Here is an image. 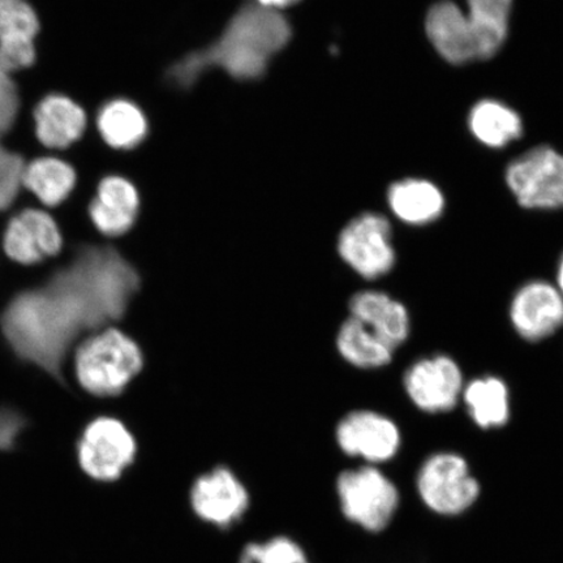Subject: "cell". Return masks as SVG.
I'll return each instance as SVG.
<instances>
[{
    "instance_id": "cell-1",
    "label": "cell",
    "mask_w": 563,
    "mask_h": 563,
    "mask_svg": "<svg viewBox=\"0 0 563 563\" xmlns=\"http://www.w3.org/2000/svg\"><path fill=\"white\" fill-rule=\"evenodd\" d=\"M139 286V273L119 246L81 243L44 284L13 295L0 314V332L20 362L67 387L69 351L80 338L119 325Z\"/></svg>"
},
{
    "instance_id": "cell-2",
    "label": "cell",
    "mask_w": 563,
    "mask_h": 563,
    "mask_svg": "<svg viewBox=\"0 0 563 563\" xmlns=\"http://www.w3.org/2000/svg\"><path fill=\"white\" fill-rule=\"evenodd\" d=\"M291 34L290 23L279 11L246 4L213 44L187 54L168 68L167 79L178 88L188 89L211 68H220L236 80L260 79Z\"/></svg>"
},
{
    "instance_id": "cell-3",
    "label": "cell",
    "mask_w": 563,
    "mask_h": 563,
    "mask_svg": "<svg viewBox=\"0 0 563 563\" xmlns=\"http://www.w3.org/2000/svg\"><path fill=\"white\" fill-rule=\"evenodd\" d=\"M145 367L143 347L119 325H109L82 338L74 354L77 384L89 397L117 399Z\"/></svg>"
},
{
    "instance_id": "cell-4",
    "label": "cell",
    "mask_w": 563,
    "mask_h": 563,
    "mask_svg": "<svg viewBox=\"0 0 563 563\" xmlns=\"http://www.w3.org/2000/svg\"><path fill=\"white\" fill-rule=\"evenodd\" d=\"M139 453L135 433L114 415H96L76 440L77 464L89 481L98 484L123 481L135 467Z\"/></svg>"
},
{
    "instance_id": "cell-5",
    "label": "cell",
    "mask_w": 563,
    "mask_h": 563,
    "mask_svg": "<svg viewBox=\"0 0 563 563\" xmlns=\"http://www.w3.org/2000/svg\"><path fill=\"white\" fill-rule=\"evenodd\" d=\"M335 493L343 517L372 533L390 525L400 499L396 484L372 464L342 471Z\"/></svg>"
},
{
    "instance_id": "cell-6",
    "label": "cell",
    "mask_w": 563,
    "mask_h": 563,
    "mask_svg": "<svg viewBox=\"0 0 563 563\" xmlns=\"http://www.w3.org/2000/svg\"><path fill=\"white\" fill-rule=\"evenodd\" d=\"M335 251L341 262L364 280L387 276L397 263L391 224L385 216L373 211L344 224L338 234Z\"/></svg>"
},
{
    "instance_id": "cell-7",
    "label": "cell",
    "mask_w": 563,
    "mask_h": 563,
    "mask_svg": "<svg viewBox=\"0 0 563 563\" xmlns=\"http://www.w3.org/2000/svg\"><path fill=\"white\" fill-rule=\"evenodd\" d=\"M251 503L249 485L229 464H214L189 484L188 504L195 517L220 530L241 523Z\"/></svg>"
},
{
    "instance_id": "cell-8",
    "label": "cell",
    "mask_w": 563,
    "mask_h": 563,
    "mask_svg": "<svg viewBox=\"0 0 563 563\" xmlns=\"http://www.w3.org/2000/svg\"><path fill=\"white\" fill-rule=\"evenodd\" d=\"M417 487L427 508L443 517L461 516L481 496V484L467 461L449 452L427 457L419 470Z\"/></svg>"
},
{
    "instance_id": "cell-9",
    "label": "cell",
    "mask_w": 563,
    "mask_h": 563,
    "mask_svg": "<svg viewBox=\"0 0 563 563\" xmlns=\"http://www.w3.org/2000/svg\"><path fill=\"white\" fill-rule=\"evenodd\" d=\"M506 183L520 207L563 209V156L551 146H538L514 159Z\"/></svg>"
},
{
    "instance_id": "cell-10",
    "label": "cell",
    "mask_w": 563,
    "mask_h": 563,
    "mask_svg": "<svg viewBox=\"0 0 563 563\" xmlns=\"http://www.w3.org/2000/svg\"><path fill=\"white\" fill-rule=\"evenodd\" d=\"M333 435L343 455L363 460L372 466L391 461L402 443L397 422L367 408H356L342 415Z\"/></svg>"
},
{
    "instance_id": "cell-11",
    "label": "cell",
    "mask_w": 563,
    "mask_h": 563,
    "mask_svg": "<svg viewBox=\"0 0 563 563\" xmlns=\"http://www.w3.org/2000/svg\"><path fill=\"white\" fill-rule=\"evenodd\" d=\"M464 385L460 364L448 355L422 357L404 377L408 398L427 413L452 411L462 398Z\"/></svg>"
},
{
    "instance_id": "cell-12",
    "label": "cell",
    "mask_w": 563,
    "mask_h": 563,
    "mask_svg": "<svg viewBox=\"0 0 563 563\" xmlns=\"http://www.w3.org/2000/svg\"><path fill=\"white\" fill-rule=\"evenodd\" d=\"M35 143L48 152H66L86 135L88 114L80 102L65 91H48L30 111Z\"/></svg>"
},
{
    "instance_id": "cell-13",
    "label": "cell",
    "mask_w": 563,
    "mask_h": 563,
    "mask_svg": "<svg viewBox=\"0 0 563 563\" xmlns=\"http://www.w3.org/2000/svg\"><path fill=\"white\" fill-rule=\"evenodd\" d=\"M42 21L30 0H0V67L18 77L37 65Z\"/></svg>"
},
{
    "instance_id": "cell-14",
    "label": "cell",
    "mask_w": 563,
    "mask_h": 563,
    "mask_svg": "<svg viewBox=\"0 0 563 563\" xmlns=\"http://www.w3.org/2000/svg\"><path fill=\"white\" fill-rule=\"evenodd\" d=\"M63 245L65 238L59 223L44 209H21L5 224L3 250L18 264L44 263L58 256Z\"/></svg>"
},
{
    "instance_id": "cell-15",
    "label": "cell",
    "mask_w": 563,
    "mask_h": 563,
    "mask_svg": "<svg viewBox=\"0 0 563 563\" xmlns=\"http://www.w3.org/2000/svg\"><path fill=\"white\" fill-rule=\"evenodd\" d=\"M140 211L136 186L119 175H106L98 181L87 208L91 227L110 241L130 235L137 227Z\"/></svg>"
},
{
    "instance_id": "cell-16",
    "label": "cell",
    "mask_w": 563,
    "mask_h": 563,
    "mask_svg": "<svg viewBox=\"0 0 563 563\" xmlns=\"http://www.w3.org/2000/svg\"><path fill=\"white\" fill-rule=\"evenodd\" d=\"M514 330L528 342H540L563 328V297L548 280H531L519 288L510 305Z\"/></svg>"
},
{
    "instance_id": "cell-17",
    "label": "cell",
    "mask_w": 563,
    "mask_h": 563,
    "mask_svg": "<svg viewBox=\"0 0 563 563\" xmlns=\"http://www.w3.org/2000/svg\"><path fill=\"white\" fill-rule=\"evenodd\" d=\"M347 314L364 323L393 349H398L411 333V319L404 302L379 290L351 295Z\"/></svg>"
},
{
    "instance_id": "cell-18",
    "label": "cell",
    "mask_w": 563,
    "mask_h": 563,
    "mask_svg": "<svg viewBox=\"0 0 563 563\" xmlns=\"http://www.w3.org/2000/svg\"><path fill=\"white\" fill-rule=\"evenodd\" d=\"M426 32L435 51L452 65L477 59L473 30L460 5L442 0L428 11Z\"/></svg>"
},
{
    "instance_id": "cell-19",
    "label": "cell",
    "mask_w": 563,
    "mask_h": 563,
    "mask_svg": "<svg viewBox=\"0 0 563 563\" xmlns=\"http://www.w3.org/2000/svg\"><path fill=\"white\" fill-rule=\"evenodd\" d=\"M79 181L76 167L66 158L55 154H40L26 159L23 174V189L30 192L41 206L59 208L69 200Z\"/></svg>"
},
{
    "instance_id": "cell-20",
    "label": "cell",
    "mask_w": 563,
    "mask_h": 563,
    "mask_svg": "<svg viewBox=\"0 0 563 563\" xmlns=\"http://www.w3.org/2000/svg\"><path fill=\"white\" fill-rule=\"evenodd\" d=\"M334 349L344 364L362 371L386 367L391 363L396 351L364 323L349 314L336 328Z\"/></svg>"
},
{
    "instance_id": "cell-21",
    "label": "cell",
    "mask_w": 563,
    "mask_h": 563,
    "mask_svg": "<svg viewBox=\"0 0 563 563\" xmlns=\"http://www.w3.org/2000/svg\"><path fill=\"white\" fill-rule=\"evenodd\" d=\"M96 126L103 143L115 151H130L146 139L144 111L125 98L104 102L97 112Z\"/></svg>"
},
{
    "instance_id": "cell-22",
    "label": "cell",
    "mask_w": 563,
    "mask_h": 563,
    "mask_svg": "<svg viewBox=\"0 0 563 563\" xmlns=\"http://www.w3.org/2000/svg\"><path fill=\"white\" fill-rule=\"evenodd\" d=\"M387 202L394 216L411 227H424L439 220L445 209L439 187L422 179L394 183L387 191Z\"/></svg>"
},
{
    "instance_id": "cell-23",
    "label": "cell",
    "mask_w": 563,
    "mask_h": 563,
    "mask_svg": "<svg viewBox=\"0 0 563 563\" xmlns=\"http://www.w3.org/2000/svg\"><path fill=\"white\" fill-rule=\"evenodd\" d=\"M462 399L482 429L503 428L510 419V393L503 378L478 377L464 385Z\"/></svg>"
},
{
    "instance_id": "cell-24",
    "label": "cell",
    "mask_w": 563,
    "mask_h": 563,
    "mask_svg": "<svg viewBox=\"0 0 563 563\" xmlns=\"http://www.w3.org/2000/svg\"><path fill=\"white\" fill-rule=\"evenodd\" d=\"M512 0H467L466 15L473 30L477 59H489L509 33Z\"/></svg>"
},
{
    "instance_id": "cell-25",
    "label": "cell",
    "mask_w": 563,
    "mask_h": 563,
    "mask_svg": "<svg viewBox=\"0 0 563 563\" xmlns=\"http://www.w3.org/2000/svg\"><path fill=\"white\" fill-rule=\"evenodd\" d=\"M470 130L484 145L504 147L523 133L522 119L516 111L498 101L484 100L470 112Z\"/></svg>"
},
{
    "instance_id": "cell-26",
    "label": "cell",
    "mask_w": 563,
    "mask_h": 563,
    "mask_svg": "<svg viewBox=\"0 0 563 563\" xmlns=\"http://www.w3.org/2000/svg\"><path fill=\"white\" fill-rule=\"evenodd\" d=\"M238 563H311L297 540L278 534L263 541H251L239 554Z\"/></svg>"
},
{
    "instance_id": "cell-27",
    "label": "cell",
    "mask_w": 563,
    "mask_h": 563,
    "mask_svg": "<svg viewBox=\"0 0 563 563\" xmlns=\"http://www.w3.org/2000/svg\"><path fill=\"white\" fill-rule=\"evenodd\" d=\"M26 159L23 153L0 139V213L12 208L23 191Z\"/></svg>"
},
{
    "instance_id": "cell-28",
    "label": "cell",
    "mask_w": 563,
    "mask_h": 563,
    "mask_svg": "<svg viewBox=\"0 0 563 563\" xmlns=\"http://www.w3.org/2000/svg\"><path fill=\"white\" fill-rule=\"evenodd\" d=\"M24 115V101L15 77L0 76V139L9 137Z\"/></svg>"
},
{
    "instance_id": "cell-29",
    "label": "cell",
    "mask_w": 563,
    "mask_h": 563,
    "mask_svg": "<svg viewBox=\"0 0 563 563\" xmlns=\"http://www.w3.org/2000/svg\"><path fill=\"white\" fill-rule=\"evenodd\" d=\"M26 426L27 420L23 413L10 407H0V452L15 449Z\"/></svg>"
},
{
    "instance_id": "cell-30",
    "label": "cell",
    "mask_w": 563,
    "mask_h": 563,
    "mask_svg": "<svg viewBox=\"0 0 563 563\" xmlns=\"http://www.w3.org/2000/svg\"><path fill=\"white\" fill-rule=\"evenodd\" d=\"M298 2H300V0H257V4L274 11L286 9V7H290Z\"/></svg>"
},
{
    "instance_id": "cell-31",
    "label": "cell",
    "mask_w": 563,
    "mask_h": 563,
    "mask_svg": "<svg viewBox=\"0 0 563 563\" xmlns=\"http://www.w3.org/2000/svg\"><path fill=\"white\" fill-rule=\"evenodd\" d=\"M555 287L559 288L563 297V253L558 265V273H555Z\"/></svg>"
},
{
    "instance_id": "cell-32",
    "label": "cell",
    "mask_w": 563,
    "mask_h": 563,
    "mask_svg": "<svg viewBox=\"0 0 563 563\" xmlns=\"http://www.w3.org/2000/svg\"><path fill=\"white\" fill-rule=\"evenodd\" d=\"M4 75H9V74H5L4 70L2 69V67H0V76H4Z\"/></svg>"
}]
</instances>
